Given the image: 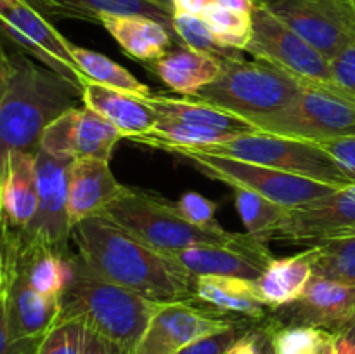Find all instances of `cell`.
Segmentation results:
<instances>
[{"label":"cell","instance_id":"cell-13","mask_svg":"<svg viewBox=\"0 0 355 354\" xmlns=\"http://www.w3.org/2000/svg\"><path fill=\"white\" fill-rule=\"evenodd\" d=\"M239 321L243 319L196 307L189 301L162 302L132 354H177L189 344Z\"/></svg>","mask_w":355,"mask_h":354},{"label":"cell","instance_id":"cell-51","mask_svg":"<svg viewBox=\"0 0 355 354\" xmlns=\"http://www.w3.org/2000/svg\"><path fill=\"white\" fill-rule=\"evenodd\" d=\"M352 3H354V6H355V0H352Z\"/></svg>","mask_w":355,"mask_h":354},{"label":"cell","instance_id":"cell-31","mask_svg":"<svg viewBox=\"0 0 355 354\" xmlns=\"http://www.w3.org/2000/svg\"><path fill=\"white\" fill-rule=\"evenodd\" d=\"M201 17L214 33L215 40L225 49L245 51L252 38V16L234 12L211 2L201 12Z\"/></svg>","mask_w":355,"mask_h":354},{"label":"cell","instance_id":"cell-42","mask_svg":"<svg viewBox=\"0 0 355 354\" xmlns=\"http://www.w3.org/2000/svg\"><path fill=\"white\" fill-rule=\"evenodd\" d=\"M80 354H132V351L85 326Z\"/></svg>","mask_w":355,"mask_h":354},{"label":"cell","instance_id":"cell-10","mask_svg":"<svg viewBox=\"0 0 355 354\" xmlns=\"http://www.w3.org/2000/svg\"><path fill=\"white\" fill-rule=\"evenodd\" d=\"M0 37L12 44L17 52H23L82 89L87 78L73 59V44L33 6L24 0H0Z\"/></svg>","mask_w":355,"mask_h":354},{"label":"cell","instance_id":"cell-3","mask_svg":"<svg viewBox=\"0 0 355 354\" xmlns=\"http://www.w3.org/2000/svg\"><path fill=\"white\" fill-rule=\"evenodd\" d=\"M104 217L113 221L121 229L134 235L142 243L162 253L177 252L198 245L241 246L248 250H267L266 243L259 242L248 233H232L227 229L208 231L184 221L172 207V201L144 191L125 187L103 210Z\"/></svg>","mask_w":355,"mask_h":354},{"label":"cell","instance_id":"cell-38","mask_svg":"<svg viewBox=\"0 0 355 354\" xmlns=\"http://www.w3.org/2000/svg\"><path fill=\"white\" fill-rule=\"evenodd\" d=\"M227 354H274L272 326L263 321L262 325L250 326L229 349Z\"/></svg>","mask_w":355,"mask_h":354},{"label":"cell","instance_id":"cell-49","mask_svg":"<svg viewBox=\"0 0 355 354\" xmlns=\"http://www.w3.org/2000/svg\"><path fill=\"white\" fill-rule=\"evenodd\" d=\"M318 354H335V335H333L331 340H328V342L322 346V349L319 351Z\"/></svg>","mask_w":355,"mask_h":354},{"label":"cell","instance_id":"cell-20","mask_svg":"<svg viewBox=\"0 0 355 354\" xmlns=\"http://www.w3.org/2000/svg\"><path fill=\"white\" fill-rule=\"evenodd\" d=\"M225 59L201 52L186 44H175L165 56L151 62V69L170 90L196 97L214 83L224 69Z\"/></svg>","mask_w":355,"mask_h":354},{"label":"cell","instance_id":"cell-41","mask_svg":"<svg viewBox=\"0 0 355 354\" xmlns=\"http://www.w3.org/2000/svg\"><path fill=\"white\" fill-rule=\"evenodd\" d=\"M40 344H17L10 337L9 314H7L6 283L0 290V354H37Z\"/></svg>","mask_w":355,"mask_h":354},{"label":"cell","instance_id":"cell-22","mask_svg":"<svg viewBox=\"0 0 355 354\" xmlns=\"http://www.w3.org/2000/svg\"><path fill=\"white\" fill-rule=\"evenodd\" d=\"M99 24L118 42L125 54L137 61H156L165 56L177 40L172 28L148 16L104 14Z\"/></svg>","mask_w":355,"mask_h":354},{"label":"cell","instance_id":"cell-4","mask_svg":"<svg viewBox=\"0 0 355 354\" xmlns=\"http://www.w3.org/2000/svg\"><path fill=\"white\" fill-rule=\"evenodd\" d=\"M162 302L90 273L76 255V274L62 297V318H80L87 328L134 351Z\"/></svg>","mask_w":355,"mask_h":354},{"label":"cell","instance_id":"cell-18","mask_svg":"<svg viewBox=\"0 0 355 354\" xmlns=\"http://www.w3.org/2000/svg\"><path fill=\"white\" fill-rule=\"evenodd\" d=\"M106 160L75 158L69 169L68 217L71 229L104 208L125 191Z\"/></svg>","mask_w":355,"mask_h":354},{"label":"cell","instance_id":"cell-5","mask_svg":"<svg viewBox=\"0 0 355 354\" xmlns=\"http://www.w3.org/2000/svg\"><path fill=\"white\" fill-rule=\"evenodd\" d=\"M304 89V82L263 61H246L243 56L225 59L224 69L214 83L194 99L255 121L283 110Z\"/></svg>","mask_w":355,"mask_h":354},{"label":"cell","instance_id":"cell-45","mask_svg":"<svg viewBox=\"0 0 355 354\" xmlns=\"http://www.w3.org/2000/svg\"><path fill=\"white\" fill-rule=\"evenodd\" d=\"M211 2H214V0H173V14L186 12L194 14V16H201V12H203Z\"/></svg>","mask_w":355,"mask_h":354},{"label":"cell","instance_id":"cell-37","mask_svg":"<svg viewBox=\"0 0 355 354\" xmlns=\"http://www.w3.org/2000/svg\"><path fill=\"white\" fill-rule=\"evenodd\" d=\"M250 321H239L236 325H232L231 328L222 330V332L211 333V335L203 337V339L196 340V342L189 344L187 347H184L180 353L177 354H227L229 349L232 347V344L250 328Z\"/></svg>","mask_w":355,"mask_h":354},{"label":"cell","instance_id":"cell-24","mask_svg":"<svg viewBox=\"0 0 355 354\" xmlns=\"http://www.w3.org/2000/svg\"><path fill=\"white\" fill-rule=\"evenodd\" d=\"M312 276V257L307 248L284 259H272L255 283L263 304L274 311L300 298Z\"/></svg>","mask_w":355,"mask_h":354},{"label":"cell","instance_id":"cell-11","mask_svg":"<svg viewBox=\"0 0 355 354\" xmlns=\"http://www.w3.org/2000/svg\"><path fill=\"white\" fill-rule=\"evenodd\" d=\"M298 37L331 59L355 40L352 0H257Z\"/></svg>","mask_w":355,"mask_h":354},{"label":"cell","instance_id":"cell-39","mask_svg":"<svg viewBox=\"0 0 355 354\" xmlns=\"http://www.w3.org/2000/svg\"><path fill=\"white\" fill-rule=\"evenodd\" d=\"M319 146L331 156L342 172L355 183V135H343L319 141Z\"/></svg>","mask_w":355,"mask_h":354},{"label":"cell","instance_id":"cell-26","mask_svg":"<svg viewBox=\"0 0 355 354\" xmlns=\"http://www.w3.org/2000/svg\"><path fill=\"white\" fill-rule=\"evenodd\" d=\"M144 101L155 110L158 117L163 118H172V120L198 125V127L217 128V130H225L234 135L260 132L252 121L245 120L238 115L229 113L225 110H220V108L214 106L210 103L194 99V97L193 99H179V97L151 94Z\"/></svg>","mask_w":355,"mask_h":354},{"label":"cell","instance_id":"cell-34","mask_svg":"<svg viewBox=\"0 0 355 354\" xmlns=\"http://www.w3.org/2000/svg\"><path fill=\"white\" fill-rule=\"evenodd\" d=\"M80 108H71L59 115L42 132L38 149L54 156L75 160V125Z\"/></svg>","mask_w":355,"mask_h":354},{"label":"cell","instance_id":"cell-15","mask_svg":"<svg viewBox=\"0 0 355 354\" xmlns=\"http://www.w3.org/2000/svg\"><path fill=\"white\" fill-rule=\"evenodd\" d=\"M349 235H355V183L300 208H290L276 238L311 246Z\"/></svg>","mask_w":355,"mask_h":354},{"label":"cell","instance_id":"cell-52","mask_svg":"<svg viewBox=\"0 0 355 354\" xmlns=\"http://www.w3.org/2000/svg\"><path fill=\"white\" fill-rule=\"evenodd\" d=\"M24 2H26V0H24Z\"/></svg>","mask_w":355,"mask_h":354},{"label":"cell","instance_id":"cell-46","mask_svg":"<svg viewBox=\"0 0 355 354\" xmlns=\"http://www.w3.org/2000/svg\"><path fill=\"white\" fill-rule=\"evenodd\" d=\"M214 2L225 7V9L234 10V12L246 14V16H252L253 9L257 6V0H214Z\"/></svg>","mask_w":355,"mask_h":354},{"label":"cell","instance_id":"cell-21","mask_svg":"<svg viewBox=\"0 0 355 354\" xmlns=\"http://www.w3.org/2000/svg\"><path fill=\"white\" fill-rule=\"evenodd\" d=\"M82 103L94 113L106 118L128 139L148 134L158 121V115L144 99L110 89L92 80L82 83Z\"/></svg>","mask_w":355,"mask_h":354},{"label":"cell","instance_id":"cell-17","mask_svg":"<svg viewBox=\"0 0 355 354\" xmlns=\"http://www.w3.org/2000/svg\"><path fill=\"white\" fill-rule=\"evenodd\" d=\"M37 160L33 151H10L0 162V219L10 236L30 228L37 215Z\"/></svg>","mask_w":355,"mask_h":354},{"label":"cell","instance_id":"cell-32","mask_svg":"<svg viewBox=\"0 0 355 354\" xmlns=\"http://www.w3.org/2000/svg\"><path fill=\"white\" fill-rule=\"evenodd\" d=\"M173 31H175L177 40L182 44L189 45V47L198 49L201 52H208V54L218 56L222 59H232L239 58L241 51H234V49H225L215 40L214 33L201 16H194V14L186 12H175L172 19Z\"/></svg>","mask_w":355,"mask_h":354},{"label":"cell","instance_id":"cell-43","mask_svg":"<svg viewBox=\"0 0 355 354\" xmlns=\"http://www.w3.org/2000/svg\"><path fill=\"white\" fill-rule=\"evenodd\" d=\"M335 354H355V321L335 333Z\"/></svg>","mask_w":355,"mask_h":354},{"label":"cell","instance_id":"cell-29","mask_svg":"<svg viewBox=\"0 0 355 354\" xmlns=\"http://www.w3.org/2000/svg\"><path fill=\"white\" fill-rule=\"evenodd\" d=\"M120 139H123V134L106 118L85 106L80 108L75 125V158L110 162L114 146Z\"/></svg>","mask_w":355,"mask_h":354},{"label":"cell","instance_id":"cell-6","mask_svg":"<svg viewBox=\"0 0 355 354\" xmlns=\"http://www.w3.org/2000/svg\"><path fill=\"white\" fill-rule=\"evenodd\" d=\"M158 149L180 156L210 179L220 180L231 187H241L259 193L286 208H300L340 189L333 184L283 172L272 167L203 151V149L182 148V146H162Z\"/></svg>","mask_w":355,"mask_h":354},{"label":"cell","instance_id":"cell-2","mask_svg":"<svg viewBox=\"0 0 355 354\" xmlns=\"http://www.w3.org/2000/svg\"><path fill=\"white\" fill-rule=\"evenodd\" d=\"M12 76L0 103V162L10 151H37L52 120L76 108L82 89L23 52H12Z\"/></svg>","mask_w":355,"mask_h":354},{"label":"cell","instance_id":"cell-14","mask_svg":"<svg viewBox=\"0 0 355 354\" xmlns=\"http://www.w3.org/2000/svg\"><path fill=\"white\" fill-rule=\"evenodd\" d=\"M274 326H314L338 333L355 321V283L312 276L300 298L270 311Z\"/></svg>","mask_w":355,"mask_h":354},{"label":"cell","instance_id":"cell-50","mask_svg":"<svg viewBox=\"0 0 355 354\" xmlns=\"http://www.w3.org/2000/svg\"><path fill=\"white\" fill-rule=\"evenodd\" d=\"M3 283H6V271H3V267L0 266V290H2Z\"/></svg>","mask_w":355,"mask_h":354},{"label":"cell","instance_id":"cell-27","mask_svg":"<svg viewBox=\"0 0 355 354\" xmlns=\"http://www.w3.org/2000/svg\"><path fill=\"white\" fill-rule=\"evenodd\" d=\"M71 54L76 66H78V69L87 80H92V82L101 83V85L110 87V89L132 94V96H137L141 99L151 96V89L146 83L135 78L127 68L118 65L116 61H113L107 56L90 51V49L78 47L75 44L71 45Z\"/></svg>","mask_w":355,"mask_h":354},{"label":"cell","instance_id":"cell-28","mask_svg":"<svg viewBox=\"0 0 355 354\" xmlns=\"http://www.w3.org/2000/svg\"><path fill=\"white\" fill-rule=\"evenodd\" d=\"M234 189V203L243 224L250 236L259 242H269L277 236L288 217L290 208L274 203L269 198L253 191L232 187Z\"/></svg>","mask_w":355,"mask_h":354},{"label":"cell","instance_id":"cell-16","mask_svg":"<svg viewBox=\"0 0 355 354\" xmlns=\"http://www.w3.org/2000/svg\"><path fill=\"white\" fill-rule=\"evenodd\" d=\"M3 271L10 337L17 344H40L61 316L62 298L42 295L9 264Z\"/></svg>","mask_w":355,"mask_h":354},{"label":"cell","instance_id":"cell-23","mask_svg":"<svg viewBox=\"0 0 355 354\" xmlns=\"http://www.w3.org/2000/svg\"><path fill=\"white\" fill-rule=\"evenodd\" d=\"M194 298L224 314H238L248 321H266L270 309L260 298L255 280L207 274L194 278Z\"/></svg>","mask_w":355,"mask_h":354},{"label":"cell","instance_id":"cell-30","mask_svg":"<svg viewBox=\"0 0 355 354\" xmlns=\"http://www.w3.org/2000/svg\"><path fill=\"white\" fill-rule=\"evenodd\" d=\"M309 250L315 276L355 283V235L314 243Z\"/></svg>","mask_w":355,"mask_h":354},{"label":"cell","instance_id":"cell-1","mask_svg":"<svg viewBox=\"0 0 355 354\" xmlns=\"http://www.w3.org/2000/svg\"><path fill=\"white\" fill-rule=\"evenodd\" d=\"M76 255L90 273L156 302L194 298V276L104 215L71 229Z\"/></svg>","mask_w":355,"mask_h":354},{"label":"cell","instance_id":"cell-47","mask_svg":"<svg viewBox=\"0 0 355 354\" xmlns=\"http://www.w3.org/2000/svg\"><path fill=\"white\" fill-rule=\"evenodd\" d=\"M10 243H12V238L7 233L6 226H3L2 219H0V266L6 267L7 259H9L10 253Z\"/></svg>","mask_w":355,"mask_h":354},{"label":"cell","instance_id":"cell-8","mask_svg":"<svg viewBox=\"0 0 355 354\" xmlns=\"http://www.w3.org/2000/svg\"><path fill=\"white\" fill-rule=\"evenodd\" d=\"M203 151L272 167L283 172L297 174L338 187L354 184L318 142L304 139L286 137L270 132H253Z\"/></svg>","mask_w":355,"mask_h":354},{"label":"cell","instance_id":"cell-44","mask_svg":"<svg viewBox=\"0 0 355 354\" xmlns=\"http://www.w3.org/2000/svg\"><path fill=\"white\" fill-rule=\"evenodd\" d=\"M10 76H12V59H10L9 52L3 49V45L0 44V103H2L7 89H9Z\"/></svg>","mask_w":355,"mask_h":354},{"label":"cell","instance_id":"cell-36","mask_svg":"<svg viewBox=\"0 0 355 354\" xmlns=\"http://www.w3.org/2000/svg\"><path fill=\"white\" fill-rule=\"evenodd\" d=\"M172 207L184 221L196 228L208 229V231H222L215 214H217V203L196 191H187L177 201H172Z\"/></svg>","mask_w":355,"mask_h":354},{"label":"cell","instance_id":"cell-35","mask_svg":"<svg viewBox=\"0 0 355 354\" xmlns=\"http://www.w3.org/2000/svg\"><path fill=\"white\" fill-rule=\"evenodd\" d=\"M85 323L80 318L58 319L38 346L37 354H80Z\"/></svg>","mask_w":355,"mask_h":354},{"label":"cell","instance_id":"cell-9","mask_svg":"<svg viewBox=\"0 0 355 354\" xmlns=\"http://www.w3.org/2000/svg\"><path fill=\"white\" fill-rule=\"evenodd\" d=\"M252 38L245 51L253 58L290 73L304 83L336 85L329 59L260 3L252 12Z\"/></svg>","mask_w":355,"mask_h":354},{"label":"cell","instance_id":"cell-7","mask_svg":"<svg viewBox=\"0 0 355 354\" xmlns=\"http://www.w3.org/2000/svg\"><path fill=\"white\" fill-rule=\"evenodd\" d=\"M260 132L319 142L355 135V94L338 85L304 83L283 110L253 121Z\"/></svg>","mask_w":355,"mask_h":354},{"label":"cell","instance_id":"cell-19","mask_svg":"<svg viewBox=\"0 0 355 354\" xmlns=\"http://www.w3.org/2000/svg\"><path fill=\"white\" fill-rule=\"evenodd\" d=\"M191 276H241L257 280L274 259L267 250H248L241 246L198 245L165 253Z\"/></svg>","mask_w":355,"mask_h":354},{"label":"cell","instance_id":"cell-40","mask_svg":"<svg viewBox=\"0 0 355 354\" xmlns=\"http://www.w3.org/2000/svg\"><path fill=\"white\" fill-rule=\"evenodd\" d=\"M333 80L340 89L355 94V40L329 59Z\"/></svg>","mask_w":355,"mask_h":354},{"label":"cell","instance_id":"cell-25","mask_svg":"<svg viewBox=\"0 0 355 354\" xmlns=\"http://www.w3.org/2000/svg\"><path fill=\"white\" fill-rule=\"evenodd\" d=\"M44 16L69 17L99 23L104 14H135L148 16L172 28L173 16L149 0H26ZM175 33V31H173Z\"/></svg>","mask_w":355,"mask_h":354},{"label":"cell","instance_id":"cell-33","mask_svg":"<svg viewBox=\"0 0 355 354\" xmlns=\"http://www.w3.org/2000/svg\"><path fill=\"white\" fill-rule=\"evenodd\" d=\"M272 326L274 354H318L322 346L335 335L314 326Z\"/></svg>","mask_w":355,"mask_h":354},{"label":"cell","instance_id":"cell-12","mask_svg":"<svg viewBox=\"0 0 355 354\" xmlns=\"http://www.w3.org/2000/svg\"><path fill=\"white\" fill-rule=\"evenodd\" d=\"M38 208L30 228L16 235L31 245L54 250H68L71 226L68 217V183L73 158L54 156L37 149Z\"/></svg>","mask_w":355,"mask_h":354},{"label":"cell","instance_id":"cell-48","mask_svg":"<svg viewBox=\"0 0 355 354\" xmlns=\"http://www.w3.org/2000/svg\"><path fill=\"white\" fill-rule=\"evenodd\" d=\"M149 2L156 3L158 7L165 9L166 12H170L173 16V0H149Z\"/></svg>","mask_w":355,"mask_h":354}]
</instances>
